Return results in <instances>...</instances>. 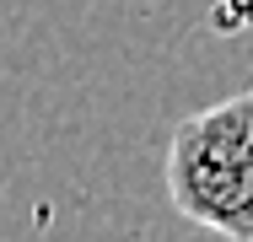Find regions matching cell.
I'll return each mask as SVG.
<instances>
[{
	"label": "cell",
	"instance_id": "cell-1",
	"mask_svg": "<svg viewBox=\"0 0 253 242\" xmlns=\"http://www.w3.org/2000/svg\"><path fill=\"white\" fill-rule=\"evenodd\" d=\"M167 199L183 221L253 242V92L189 113L167 145Z\"/></svg>",
	"mask_w": 253,
	"mask_h": 242
}]
</instances>
